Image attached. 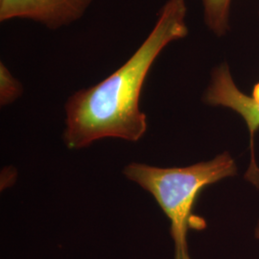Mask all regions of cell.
<instances>
[{
  "label": "cell",
  "mask_w": 259,
  "mask_h": 259,
  "mask_svg": "<svg viewBox=\"0 0 259 259\" xmlns=\"http://www.w3.org/2000/svg\"><path fill=\"white\" fill-rule=\"evenodd\" d=\"M185 0H168L145 40L102 82L73 93L65 103L64 140L69 149L116 138L137 142L146 130L140 94L154 63L165 47L188 35Z\"/></svg>",
  "instance_id": "6da1fadb"
},
{
  "label": "cell",
  "mask_w": 259,
  "mask_h": 259,
  "mask_svg": "<svg viewBox=\"0 0 259 259\" xmlns=\"http://www.w3.org/2000/svg\"><path fill=\"white\" fill-rule=\"evenodd\" d=\"M123 172L127 179L153 195L170 219L175 259H191L187 232L190 229L202 231L206 227L204 219L192 211L197 197L204 187L234 176L237 167L232 156L224 153L209 161L186 167L159 168L134 162Z\"/></svg>",
  "instance_id": "7a4b0ae2"
},
{
  "label": "cell",
  "mask_w": 259,
  "mask_h": 259,
  "mask_svg": "<svg viewBox=\"0 0 259 259\" xmlns=\"http://www.w3.org/2000/svg\"><path fill=\"white\" fill-rule=\"evenodd\" d=\"M204 101L211 106H222L240 114L250 135L251 160L247 178L253 184L259 183V169L253 152V136L259 129V83L255 84L251 96L242 93L232 79L227 64L214 68L211 81L204 95Z\"/></svg>",
  "instance_id": "3957f363"
},
{
  "label": "cell",
  "mask_w": 259,
  "mask_h": 259,
  "mask_svg": "<svg viewBox=\"0 0 259 259\" xmlns=\"http://www.w3.org/2000/svg\"><path fill=\"white\" fill-rule=\"evenodd\" d=\"M93 0H0V21L29 19L50 30L83 18Z\"/></svg>",
  "instance_id": "277c9868"
},
{
  "label": "cell",
  "mask_w": 259,
  "mask_h": 259,
  "mask_svg": "<svg viewBox=\"0 0 259 259\" xmlns=\"http://www.w3.org/2000/svg\"><path fill=\"white\" fill-rule=\"evenodd\" d=\"M232 0H203L205 25L218 37L230 30V10Z\"/></svg>",
  "instance_id": "5b68a950"
},
{
  "label": "cell",
  "mask_w": 259,
  "mask_h": 259,
  "mask_svg": "<svg viewBox=\"0 0 259 259\" xmlns=\"http://www.w3.org/2000/svg\"><path fill=\"white\" fill-rule=\"evenodd\" d=\"M23 93V87L11 73L9 68L0 62V105L7 106L18 100Z\"/></svg>",
  "instance_id": "8992f818"
},
{
  "label": "cell",
  "mask_w": 259,
  "mask_h": 259,
  "mask_svg": "<svg viewBox=\"0 0 259 259\" xmlns=\"http://www.w3.org/2000/svg\"><path fill=\"white\" fill-rule=\"evenodd\" d=\"M255 233H256V237L259 239V222L258 225H257V228H256V232H255Z\"/></svg>",
  "instance_id": "52a82bcc"
}]
</instances>
